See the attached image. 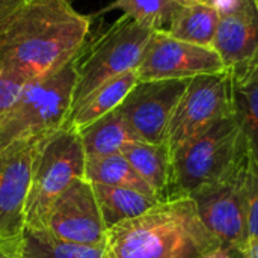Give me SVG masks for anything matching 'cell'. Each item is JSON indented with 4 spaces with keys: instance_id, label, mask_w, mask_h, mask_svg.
I'll list each match as a JSON object with an SVG mask.
<instances>
[{
    "instance_id": "obj_1",
    "label": "cell",
    "mask_w": 258,
    "mask_h": 258,
    "mask_svg": "<svg viewBox=\"0 0 258 258\" xmlns=\"http://www.w3.org/2000/svg\"><path fill=\"white\" fill-rule=\"evenodd\" d=\"M89 27L71 0H26L0 20V68L47 77L80 54Z\"/></svg>"
},
{
    "instance_id": "obj_2",
    "label": "cell",
    "mask_w": 258,
    "mask_h": 258,
    "mask_svg": "<svg viewBox=\"0 0 258 258\" xmlns=\"http://www.w3.org/2000/svg\"><path fill=\"white\" fill-rule=\"evenodd\" d=\"M218 246L195 201L178 197L107 230L104 258H201Z\"/></svg>"
},
{
    "instance_id": "obj_3",
    "label": "cell",
    "mask_w": 258,
    "mask_h": 258,
    "mask_svg": "<svg viewBox=\"0 0 258 258\" xmlns=\"http://www.w3.org/2000/svg\"><path fill=\"white\" fill-rule=\"evenodd\" d=\"M249 156L246 138L233 115L215 122L171 154L168 198L192 197L219 183L242 166Z\"/></svg>"
},
{
    "instance_id": "obj_4",
    "label": "cell",
    "mask_w": 258,
    "mask_h": 258,
    "mask_svg": "<svg viewBox=\"0 0 258 258\" xmlns=\"http://www.w3.org/2000/svg\"><path fill=\"white\" fill-rule=\"evenodd\" d=\"M76 82V59L47 77L29 80L0 119V151L17 139L60 128L71 112Z\"/></svg>"
},
{
    "instance_id": "obj_5",
    "label": "cell",
    "mask_w": 258,
    "mask_h": 258,
    "mask_svg": "<svg viewBox=\"0 0 258 258\" xmlns=\"http://www.w3.org/2000/svg\"><path fill=\"white\" fill-rule=\"evenodd\" d=\"M86 154L80 135L74 128L60 127L42 135L32 162L30 189L26 204V228L45 230L53 201L79 177H85Z\"/></svg>"
},
{
    "instance_id": "obj_6",
    "label": "cell",
    "mask_w": 258,
    "mask_h": 258,
    "mask_svg": "<svg viewBox=\"0 0 258 258\" xmlns=\"http://www.w3.org/2000/svg\"><path fill=\"white\" fill-rule=\"evenodd\" d=\"M153 32V29L122 15L85 51L82 50L76 57L77 82L71 110L103 83L124 73L136 71Z\"/></svg>"
},
{
    "instance_id": "obj_7",
    "label": "cell",
    "mask_w": 258,
    "mask_h": 258,
    "mask_svg": "<svg viewBox=\"0 0 258 258\" xmlns=\"http://www.w3.org/2000/svg\"><path fill=\"white\" fill-rule=\"evenodd\" d=\"M231 115V74L228 70L192 77L168 125L166 145L171 154L189 139Z\"/></svg>"
},
{
    "instance_id": "obj_8",
    "label": "cell",
    "mask_w": 258,
    "mask_h": 258,
    "mask_svg": "<svg viewBox=\"0 0 258 258\" xmlns=\"http://www.w3.org/2000/svg\"><path fill=\"white\" fill-rule=\"evenodd\" d=\"M249 159L227 178L190 197L195 201L198 215L206 228L224 248L239 255L249 239L245 198V180Z\"/></svg>"
},
{
    "instance_id": "obj_9",
    "label": "cell",
    "mask_w": 258,
    "mask_h": 258,
    "mask_svg": "<svg viewBox=\"0 0 258 258\" xmlns=\"http://www.w3.org/2000/svg\"><path fill=\"white\" fill-rule=\"evenodd\" d=\"M227 71L212 47L175 39L165 30H154L136 68L139 82L192 79Z\"/></svg>"
},
{
    "instance_id": "obj_10",
    "label": "cell",
    "mask_w": 258,
    "mask_h": 258,
    "mask_svg": "<svg viewBox=\"0 0 258 258\" xmlns=\"http://www.w3.org/2000/svg\"><path fill=\"white\" fill-rule=\"evenodd\" d=\"M190 79L138 82L116 109L138 141L166 144L174 110Z\"/></svg>"
},
{
    "instance_id": "obj_11",
    "label": "cell",
    "mask_w": 258,
    "mask_h": 258,
    "mask_svg": "<svg viewBox=\"0 0 258 258\" xmlns=\"http://www.w3.org/2000/svg\"><path fill=\"white\" fill-rule=\"evenodd\" d=\"M41 136L17 139L0 151V237L21 245L32 162Z\"/></svg>"
},
{
    "instance_id": "obj_12",
    "label": "cell",
    "mask_w": 258,
    "mask_h": 258,
    "mask_svg": "<svg viewBox=\"0 0 258 258\" xmlns=\"http://www.w3.org/2000/svg\"><path fill=\"white\" fill-rule=\"evenodd\" d=\"M45 230L67 242L86 246L106 245L107 228L91 181L85 177L74 178L60 192L50 207Z\"/></svg>"
},
{
    "instance_id": "obj_13",
    "label": "cell",
    "mask_w": 258,
    "mask_h": 258,
    "mask_svg": "<svg viewBox=\"0 0 258 258\" xmlns=\"http://www.w3.org/2000/svg\"><path fill=\"white\" fill-rule=\"evenodd\" d=\"M212 48L225 70L236 71L258 60V2L233 0L219 11V23Z\"/></svg>"
},
{
    "instance_id": "obj_14",
    "label": "cell",
    "mask_w": 258,
    "mask_h": 258,
    "mask_svg": "<svg viewBox=\"0 0 258 258\" xmlns=\"http://www.w3.org/2000/svg\"><path fill=\"white\" fill-rule=\"evenodd\" d=\"M233 116L243 132L251 156L258 163V60L230 71Z\"/></svg>"
},
{
    "instance_id": "obj_15",
    "label": "cell",
    "mask_w": 258,
    "mask_h": 258,
    "mask_svg": "<svg viewBox=\"0 0 258 258\" xmlns=\"http://www.w3.org/2000/svg\"><path fill=\"white\" fill-rule=\"evenodd\" d=\"M138 82L136 71H128L103 83L71 110L63 127L79 132L98 118L118 109Z\"/></svg>"
},
{
    "instance_id": "obj_16",
    "label": "cell",
    "mask_w": 258,
    "mask_h": 258,
    "mask_svg": "<svg viewBox=\"0 0 258 258\" xmlns=\"http://www.w3.org/2000/svg\"><path fill=\"white\" fill-rule=\"evenodd\" d=\"M160 201L168 198L171 180V151L166 144L135 141L121 153Z\"/></svg>"
},
{
    "instance_id": "obj_17",
    "label": "cell",
    "mask_w": 258,
    "mask_h": 258,
    "mask_svg": "<svg viewBox=\"0 0 258 258\" xmlns=\"http://www.w3.org/2000/svg\"><path fill=\"white\" fill-rule=\"evenodd\" d=\"M79 135L86 157L119 154L128 144L138 141L116 109L79 130Z\"/></svg>"
},
{
    "instance_id": "obj_18",
    "label": "cell",
    "mask_w": 258,
    "mask_h": 258,
    "mask_svg": "<svg viewBox=\"0 0 258 258\" xmlns=\"http://www.w3.org/2000/svg\"><path fill=\"white\" fill-rule=\"evenodd\" d=\"M95 198L101 212L103 222L107 230L118 225L119 222L133 219L145 213L159 200L144 195L133 189L112 187L104 184H92Z\"/></svg>"
},
{
    "instance_id": "obj_19",
    "label": "cell",
    "mask_w": 258,
    "mask_h": 258,
    "mask_svg": "<svg viewBox=\"0 0 258 258\" xmlns=\"http://www.w3.org/2000/svg\"><path fill=\"white\" fill-rule=\"evenodd\" d=\"M219 23V12L209 3H198L190 6H181L174 15L168 33L175 39L212 47Z\"/></svg>"
},
{
    "instance_id": "obj_20",
    "label": "cell",
    "mask_w": 258,
    "mask_h": 258,
    "mask_svg": "<svg viewBox=\"0 0 258 258\" xmlns=\"http://www.w3.org/2000/svg\"><path fill=\"white\" fill-rule=\"evenodd\" d=\"M85 178L92 184L133 189L144 195L159 200L154 190L139 177V174L133 169V166L121 153L112 156L86 157Z\"/></svg>"
},
{
    "instance_id": "obj_21",
    "label": "cell",
    "mask_w": 258,
    "mask_h": 258,
    "mask_svg": "<svg viewBox=\"0 0 258 258\" xmlns=\"http://www.w3.org/2000/svg\"><path fill=\"white\" fill-rule=\"evenodd\" d=\"M20 258H104V246H86L54 237L47 230L24 228Z\"/></svg>"
},
{
    "instance_id": "obj_22",
    "label": "cell",
    "mask_w": 258,
    "mask_h": 258,
    "mask_svg": "<svg viewBox=\"0 0 258 258\" xmlns=\"http://www.w3.org/2000/svg\"><path fill=\"white\" fill-rule=\"evenodd\" d=\"M113 8L153 30L166 32L181 6L177 0H115Z\"/></svg>"
},
{
    "instance_id": "obj_23",
    "label": "cell",
    "mask_w": 258,
    "mask_h": 258,
    "mask_svg": "<svg viewBox=\"0 0 258 258\" xmlns=\"http://www.w3.org/2000/svg\"><path fill=\"white\" fill-rule=\"evenodd\" d=\"M245 198H246V224L248 236L258 237V163L252 159L248 162L246 180H245Z\"/></svg>"
},
{
    "instance_id": "obj_24",
    "label": "cell",
    "mask_w": 258,
    "mask_h": 258,
    "mask_svg": "<svg viewBox=\"0 0 258 258\" xmlns=\"http://www.w3.org/2000/svg\"><path fill=\"white\" fill-rule=\"evenodd\" d=\"M29 80L17 73L0 68V119L14 104L20 91Z\"/></svg>"
},
{
    "instance_id": "obj_25",
    "label": "cell",
    "mask_w": 258,
    "mask_h": 258,
    "mask_svg": "<svg viewBox=\"0 0 258 258\" xmlns=\"http://www.w3.org/2000/svg\"><path fill=\"white\" fill-rule=\"evenodd\" d=\"M0 258H20V246L8 243L0 237Z\"/></svg>"
},
{
    "instance_id": "obj_26",
    "label": "cell",
    "mask_w": 258,
    "mask_h": 258,
    "mask_svg": "<svg viewBox=\"0 0 258 258\" xmlns=\"http://www.w3.org/2000/svg\"><path fill=\"white\" fill-rule=\"evenodd\" d=\"M240 258H258V237H251L248 239Z\"/></svg>"
},
{
    "instance_id": "obj_27",
    "label": "cell",
    "mask_w": 258,
    "mask_h": 258,
    "mask_svg": "<svg viewBox=\"0 0 258 258\" xmlns=\"http://www.w3.org/2000/svg\"><path fill=\"white\" fill-rule=\"evenodd\" d=\"M236 255H239V254H236V252H233V251H230V249H227V248H224L221 245V246L212 249L210 252H207L206 255H203L201 258H236Z\"/></svg>"
},
{
    "instance_id": "obj_28",
    "label": "cell",
    "mask_w": 258,
    "mask_h": 258,
    "mask_svg": "<svg viewBox=\"0 0 258 258\" xmlns=\"http://www.w3.org/2000/svg\"><path fill=\"white\" fill-rule=\"evenodd\" d=\"M26 0H0V20Z\"/></svg>"
},
{
    "instance_id": "obj_29",
    "label": "cell",
    "mask_w": 258,
    "mask_h": 258,
    "mask_svg": "<svg viewBox=\"0 0 258 258\" xmlns=\"http://www.w3.org/2000/svg\"><path fill=\"white\" fill-rule=\"evenodd\" d=\"M180 6H190V5H198V3H206V0H177Z\"/></svg>"
},
{
    "instance_id": "obj_30",
    "label": "cell",
    "mask_w": 258,
    "mask_h": 258,
    "mask_svg": "<svg viewBox=\"0 0 258 258\" xmlns=\"http://www.w3.org/2000/svg\"><path fill=\"white\" fill-rule=\"evenodd\" d=\"M206 2H207V0H206Z\"/></svg>"
},
{
    "instance_id": "obj_31",
    "label": "cell",
    "mask_w": 258,
    "mask_h": 258,
    "mask_svg": "<svg viewBox=\"0 0 258 258\" xmlns=\"http://www.w3.org/2000/svg\"><path fill=\"white\" fill-rule=\"evenodd\" d=\"M257 2H258V0H257Z\"/></svg>"
}]
</instances>
